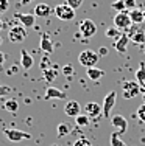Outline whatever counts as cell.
Masks as SVG:
<instances>
[{
    "instance_id": "cell-1",
    "label": "cell",
    "mask_w": 145,
    "mask_h": 146,
    "mask_svg": "<svg viewBox=\"0 0 145 146\" xmlns=\"http://www.w3.org/2000/svg\"><path fill=\"white\" fill-rule=\"evenodd\" d=\"M98 58H100L98 53L94 50H83L78 54V62L84 68H89V67H95V64L98 62Z\"/></svg>"
},
{
    "instance_id": "cell-2",
    "label": "cell",
    "mask_w": 145,
    "mask_h": 146,
    "mask_svg": "<svg viewBox=\"0 0 145 146\" xmlns=\"http://www.w3.org/2000/svg\"><path fill=\"white\" fill-rule=\"evenodd\" d=\"M53 13L59 20H74L75 19V9L72 8V6H69L67 3L56 5L53 8Z\"/></svg>"
},
{
    "instance_id": "cell-3",
    "label": "cell",
    "mask_w": 145,
    "mask_h": 146,
    "mask_svg": "<svg viewBox=\"0 0 145 146\" xmlns=\"http://www.w3.org/2000/svg\"><path fill=\"white\" fill-rule=\"evenodd\" d=\"M140 93V86L137 81H125L122 84V95L125 100H133Z\"/></svg>"
},
{
    "instance_id": "cell-4",
    "label": "cell",
    "mask_w": 145,
    "mask_h": 146,
    "mask_svg": "<svg viewBox=\"0 0 145 146\" xmlns=\"http://www.w3.org/2000/svg\"><path fill=\"white\" fill-rule=\"evenodd\" d=\"M131 25H133V20H131V17L126 11L117 13L116 17H114V27H116L117 30H120V31L130 30Z\"/></svg>"
},
{
    "instance_id": "cell-5",
    "label": "cell",
    "mask_w": 145,
    "mask_h": 146,
    "mask_svg": "<svg viewBox=\"0 0 145 146\" xmlns=\"http://www.w3.org/2000/svg\"><path fill=\"white\" fill-rule=\"evenodd\" d=\"M3 134H5V137L8 138L11 143H16V141H20V140H30V138H31V134H30V132L20 131V129H5Z\"/></svg>"
},
{
    "instance_id": "cell-6",
    "label": "cell",
    "mask_w": 145,
    "mask_h": 146,
    "mask_svg": "<svg viewBox=\"0 0 145 146\" xmlns=\"http://www.w3.org/2000/svg\"><path fill=\"white\" fill-rule=\"evenodd\" d=\"M116 101H117V92H109L108 95L105 96L103 100V104H102V109H103V117L106 118H111V110L114 109L116 106Z\"/></svg>"
},
{
    "instance_id": "cell-7",
    "label": "cell",
    "mask_w": 145,
    "mask_h": 146,
    "mask_svg": "<svg viewBox=\"0 0 145 146\" xmlns=\"http://www.w3.org/2000/svg\"><path fill=\"white\" fill-rule=\"evenodd\" d=\"M25 37H27V28L23 25H14L8 31V39L11 40V42H14V44L22 42Z\"/></svg>"
},
{
    "instance_id": "cell-8",
    "label": "cell",
    "mask_w": 145,
    "mask_h": 146,
    "mask_svg": "<svg viewBox=\"0 0 145 146\" xmlns=\"http://www.w3.org/2000/svg\"><path fill=\"white\" fill-rule=\"evenodd\" d=\"M80 33L83 37H92L97 34V25L92 22L91 19H84L83 22L80 23Z\"/></svg>"
},
{
    "instance_id": "cell-9",
    "label": "cell",
    "mask_w": 145,
    "mask_h": 146,
    "mask_svg": "<svg viewBox=\"0 0 145 146\" xmlns=\"http://www.w3.org/2000/svg\"><path fill=\"white\" fill-rule=\"evenodd\" d=\"M64 113H65L67 117L77 118V117L81 113V106H80V103L75 101V100H70V101H67V104L64 106Z\"/></svg>"
},
{
    "instance_id": "cell-10",
    "label": "cell",
    "mask_w": 145,
    "mask_h": 146,
    "mask_svg": "<svg viewBox=\"0 0 145 146\" xmlns=\"http://www.w3.org/2000/svg\"><path fill=\"white\" fill-rule=\"evenodd\" d=\"M111 123H112V126L117 129L119 134H125V132L128 131V121H126V118L122 117V115L111 117Z\"/></svg>"
},
{
    "instance_id": "cell-11",
    "label": "cell",
    "mask_w": 145,
    "mask_h": 146,
    "mask_svg": "<svg viewBox=\"0 0 145 146\" xmlns=\"http://www.w3.org/2000/svg\"><path fill=\"white\" fill-rule=\"evenodd\" d=\"M84 112L89 118H95V117H98L100 113H103V109H102V106H100L98 103L91 101V103H88L84 106Z\"/></svg>"
},
{
    "instance_id": "cell-12",
    "label": "cell",
    "mask_w": 145,
    "mask_h": 146,
    "mask_svg": "<svg viewBox=\"0 0 145 146\" xmlns=\"http://www.w3.org/2000/svg\"><path fill=\"white\" fill-rule=\"evenodd\" d=\"M16 19H19V22L22 23L25 28H31L36 22V16L34 14H22V13H16L14 14Z\"/></svg>"
},
{
    "instance_id": "cell-13",
    "label": "cell",
    "mask_w": 145,
    "mask_h": 146,
    "mask_svg": "<svg viewBox=\"0 0 145 146\" xmlns=\"http://www.w3.org/2000/svg\"><path fill=\"white\" fill-rule=\"evenodd\" d=\"M53 13V9L50 8V5H47V3H37L36 6H34V16L36 17H42V19H45Z\"/></svg>"
},
{
    "instance_id": "cell-14",
    "label": "cell",
    "mask_w": 145,
    "mask_h": 146,
    "mask_svg": "<svg viewBox=\"0 0 145 146\" xmlns=\"http://www.w3.org/2000/svg\"><path fill=\"white\" fill-rule=\"evenodd\" d=\"M65 93L63 92V90L56 89V87H47L45 90V95H44V98L45 100H65Z\"/></svg>"
},
{
    "instance_id": "cell-15",
    "label": "cell",
    "mask_w": 145,
    "mask_h": 146,
    "mask_svg": "<svg viewBox=\"0 0 145 146\" xmlns=\"http://www.w3.org/2000/svg\"><path fill=\"white\" fill-rule=\"evenodd\" d=\"M33 64H34V61H33L31 54L27 50H20V65H22V68L30 70V68L33 67Z\"/></svg>"
},
{
    "instance_id": "cell-16",
    "label": "cell",
    "mask_w": 145,
    "mask_h": 146,
    "mask_svg": "<svg viewBox=\"0 0 145 146\" xmlns=\"http://www.w3.org/2000/svg\"><path fill=\"white\" fill-rule=\"evenodd\" d=\"M128 44H130V36H126V34H122V36L119 37V39L116 40V44H114V48H116L117 51H119L120 54H123L126 51V48H128Z\"/></svg>"
},
{
    "instance_id": "cell-17",
    "label": "cell",
    "mask_w": 145,
    "mask_h": 146,
    "mask_svg": "<svg viewBox=\"0 0 145 146\" xmlns=\"http://www.w3.org/2000/svg\"><path fill=\"white\" fill-rule=\"evenodd\" d=\"M86 75H88V78L91 81H100L105 76V70H102L98 67H89L86 68Z\"/></svg>"
},
{
    "instance_id": "cell-18",
    "label": "cell",
    "mask_w": 145,
    "mask_h": 146,
    "mask_svg": "<svg viewBox=\"0 0 145 146\" xmlns=\"http://www.w3.org/2000/svg\"><path fill=\"white\" fill-rule=\"evenodd\" d=\"M41 50L47 54L53 51V44H51V40H50V37H48L47 33L41 34Z\"/></svg>"
},
{
    "instance_id": "cell-19",
    "label": "cell",
    "mask_w": 145,
    "mask_h": 146,
    "mask_svg": "<svg viewBox=\"0 0 145 146\" xmlns=\"http://www.w3.org/2000/svg\"><path fill=\"white\" fill-rule=\"evenodd\" d=\"M133 23H142L145 22V17H144V9H139V8H134L128 13Z\"/></svg>"
},
{
    "instance_id": "cell-20",
    "label": "cell",
    "mask_w": 145,
    "mask_h": 146,
    "mask_svg": "<svg viewBox=\"0 0 145 146\" xmlns=\"http://www.w3.org/2000/svg\"><path fill=\"white\" fill-rule=\"evenodd\" d=\"M70 131H72V126L64 121V123H59V124H58V127H56V135H58L59 138H61V137H65V135L70 134Z\"/></svg>"
},
{
    "instance_id": "cell-21",
    "label": "cell",
    "mask_w": 145,
    "mask_h": 146,
    "mask_svg": "<svg viewBox=\"0 0 145 146\" xmlns=\"http://www.w3.org/2000/svg\"><path fill=\"white\" fill-rule=\"evenodd\" d=\"M3 109H5L6 112L16 113L17 110H19V103H17L16 100H6L5 104H3Z\"/></svg>"
},
{
    "instance_id": "cell-22",
    "label": "cell",
    "mask_w": 145,
    "mask_h": 146,
    "mask_svg": "<svg viewBox=\"0 0 145 146\" xmlns=\"http://www.w3.org/2000/svg\"><path fill=\"white\" fill-rule=\"evenodd\" d=\"M42 76H44V79L48 82H51V81H55V78L58 76V70L56 68H44L42 70Z\"/></svg>"
},
{
    "instance_id": "cell-23",
    "label": "cell",
    "mask_w": 145,
    "mask_h": 146,
    "mask_svg": "<svg viewBox=\"0 0 145 146\" xmlns=\"http://www.w3.org/2000/svg\"><path fill=\"white\" fill-rule=\"evenodd\" d=\"M134 44H145V30H139V31H134L130 37Z\"/></svg>"
},
{
    "instance_id": "cell-24",
    "label": "cell",
    "mask_w": 145,
    "mask_h": 146,
    "mask_svg": "<svg viewBox=\"0 0 145 146\" xmlns=\"http://www.w3.org/2000/svg\"><path fill=\"white\" fill-rule=\"evenodd\" d=\"M105 36L108 37V39H114V40H117L120 36H122V31L117 30L116 27H109V28L105 31Z\"/></svg>"
},
{
    "instance_id": "cell-25",
    "label": "cell",
    "mask_w": 145,
    "mask_h": 146,
    "mask_svg": "<svg viewBox=\"0 0 145 146\" xmlns=\"http://www.w3.org/2000/svg\"><path fill=\"white\" fill-rule=\"evenodd\" d=\"M136 81L139 82V84L145 82V62L144 61L139 64V68L136 70Z\"/></svg>"
},
{
    "instance_id": "cell-26",
    "label": "cell",
    "mask_w": 145,
    "mask_h": 146,
    "mask_svg": "<svg viewBox=\"0 0 145 146\" xmlns=\"http://www.w3.org/2000/svg\"><path fill=\"white\" fill-rule=\"evenodd\" d=\"M109 143H111V146H126V143L120 138L119 132H112L109 137Z\"/></svg>"
},
{
    "instance_id": "cell-27",
    "label": "cell",
    "mask_w": 145,
    "mask_h": 146,
    "mask_svg": "<svg viewBox=\"0 0 145 146\" xmlns=\"http://www.w3.org/2000/svg\"><path fill=\"white\" fill-rule=\"evenodd\" d=\"M111 8L116 9L117 13H123L126 11V5H125V0H116V2L111 3Z\"/></svg>"
},
{
    "instance_id": "cell-28",
    "label": "cell",
    "mask_w": 145,
    "mask_h": 146,
    "mask_svg": "<svg viewBox=\"0 0 145 146\" xmlns=\"http://www.w3.org/2000/svg\"><path fill=\"white\" fill-rule=\"evenodd\" d=\"M75 121H77V124L80 127H86V126H89V123H91V118H89L88 115H83V113H80V115L75 118Z\"/></svg>"
},
{
    "instance_id": "cell-29",
    "label": "cell",
    "mask_w": 145,
    "mask_h": 146,
    "mask_svg": "<svg viewBox=\"0 0 145 146\" xmlns=\"http://www.w3.org/2000/svg\"><path fill=\"white\" fill-rule=\"evenodd\" d=\"M65 3H67L69 6H72L74 9H77L83 5V0H65Z\"/></svg>"
},
{
    "instance_id": "cell-30",
    "label": "cell",
    "mask_w": 145,
    "mask_h": 146,
    "mask_svg": "<svg viewBox=\"0 0 145 146\" xmlns=\"http://www.w3.org/2000/svg\"><path fill=\"white\" fill-rule=\"evenodd\" d=\"M74 146H92V145H91V141H89L88 138L81 137V138H78V140L75 141V143H74Z\"/></svg>"
},
{
    "instance_id": "cell-31",
    "label": "cell",
    "mask_w": 145,
    "mask_h": 146,
    "mask_svg": "<svg viewBox=\"0 0 145 146\" xmlns=\"http://www.w3.org/2000/svg\"><path fill=\"white\" fill-rule=\"evenodd\" d=\"M137 117H139L140 121L145 123V103L142 104V106H139V109H137Z\"/></svg>"
},
{
    "instance_id": "cell-32",
    "label": "cell",
    "mask_w": 145,
    "mask_h": 146,
    "mask_svg": "<svg viewBox=\"0 0 145 146\" xmlns=\"http://www.w3.org/2000/svg\"><path fill=\"white\" fill-rule=\"evenodd\" d=\"M8 6H9V2L8 0H0V16L3 14V13L8 9Z\"/></svg>"
},
{
    "instance_id": "cell-33",
    "label": "cell",
    "mask_w": 145,
    "mask_h": 146,
    "mask_svg": "<svg viewBox=\"0 0 145 146\" xmlns=\"http://www.w3.org/2000/svg\"><path fill=\"white\" fill-rule=\"evenodd\" d=\"M72 73H74V68H72L70 64H67V65H64V67H63V75H65V76H72Z\"/></svg>"
},
{
    "instance_id": "cell-34",
    "label": "cell",
    "mask_w": 145,
    "mask_h": 146,
    "mask_svg": "<svg viewBox=\"0 0 145 146\" xmlns=\"http://www.w3.org/2000/svg\"><path fill=\"white\" fill-rule=\"evenodd\" d=\"M8 93H11V87L9 86H0V96H5Z\"/></svg>"
},
{
    "instance_id": "cell-35",
    "label": "cell",
    "mask_w": 145,
    "mask_h": 146,
    "mask_svg": "<svg viewBox=\"0 0 145 146\" xmlns=\"http://www.w3.org/2000/svg\"><path fill=\"white\" fill-rule=\"evenodd\" d=\"M97 53H98V56H100V58H103V56H108L109 50H108V48H106V47H100Z\"/></svg>"
},
{
    "instance_id": "cell-36",
    "label": "cell",
    "mask_w": 145,
    "mask_h": 146,
    "mask_svg": "<svg viewBox=\"0 0 145 146\" xmlns=\"http://www.w3.org/2000/svg\"><path fill=\"white\" fill-rule=\"evenodd\" d=\"M125 5H126V9H134L136 0H125Z\"/></svg>"
},
{
    "instance_id": "cell-37",
    "label": "cell",
    "mask_w": 145,
    "mask_h": 146,
    "mask_svg": "<svg viewBox=\"0 0 145 146\" xmlns=\"http://www.w3.org/2000/svg\"><path fill=\"white\" fill-rule=\"evenodd\" d=\"M5 61H6V54L3 53V51H0V65L5 64Z\"/></svg>"
},
{
    "instance_id": "cell-38",
    "label": "cell",
    "mask_w": 145,
    "mask_h": 146,
    "mask_svg": "<svg viewBox=\"0 0 145 146\" xmlns=\"http://www.w3.org/2000/svg\"><path fill=\"white\" fill-rule=\"evenodd\" d=\"M33 0H22V5H28V3H31Z\"/></svg>"
},
{
    "instance_id": "cell-39",
    "label": "cell",
    "mask_w": 145,
    "mask_h": 146,
    "mask_svg": "<svg viewBox=\"0 0 145 146\" xmlns=\"http://www.w3.org/2000/svg\"><path fill=\"white\" fill-rule=\"evenodd\" d=\"M2 28H3V22H2V19H0V31H2Z\"/></svg>"
},
{
    "instance_id": "cell-40",
    "label": "cell",
    "mask_w": 145,
    "mask_h": 146,
    "mask_svg": "<svg viewBox=\"0 0 145 146\" xmlns=\"http://www.w3.org/2000/svg\"><path fill=\"white\" fill-rule=\"evenodd\" d=\"M142 100H144V103H145V93H142Z\"/></svg>"
},
{
    "instance_id": "cell-41",
    "label": "cell",
    "mask_w": 145,
    "mask_h": 146,
    "mask_svg": "<svg viewBox=\"0 0 145 146\" xmlns=\"http://www.w3.org/2000/svg\"><path fill=\"white\" fill-rule=\"evenodd\" d=\"M3 44V39H2V37H0V45H2Z\"/></svg>"
},
{
    "instance_id": "cell-42",
    "label": "cell",
    "mask_w": 145,
    "mask_h": 146,
    "mask_svg": "<svg viewBox=\"0 0 145 146\" xmlns=\"http://www.w3.org/2000/svg\"><path fill=\"white\" fill-rule=\"evenodd\" d=\"M144 17H145V8H144Z\"/></svg>"
},
{
    "instance_id": "cell-43",
    "label": "cell",
    "mask_w": 145,
    "mask_h": 146,
    "mask_svg": "<svg viewBox=\"0 0 145 146\" xmlns=\"http://www.w3.org/2000/svg\"><path fill=\"white\" fill-rule=\"evenodd\" d=\"M51 146H58V145H51Z\"/></svg>"
}]
</instances>
